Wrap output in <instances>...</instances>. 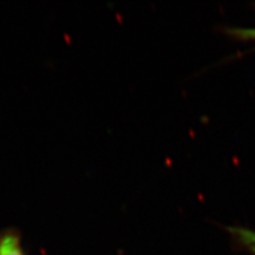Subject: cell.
I'll list each match as a JSON object with an SVG mask.
<instances>
[{"instance_id":"cell-1","label":"cell","mask_w":255,"mask_h":255,"mask_svg":"<svg viewBox=\"0 0 255 255\" xmlns=\"http://www.w3.org/2000/svg\"><path fill=\"white\" fill-rule=\"evenodd\" d=\"M0 255H26L20 238L14 231H5L0 234Z\"/></svg>"},{"instance_id":"cell-2","label":"cell","mask_w":255,"mask_h":255,"mask_svg":"<svg viewBox=\"0 0 255 255\" xmlns=\"http://www.w3.org/2000/svg\"><path fill=\"white\" fill-rule=\"evenodd\" d=\"M237 244L251 254L255 255V232L242 227H231L228 229Z\"/></svg>"},{"instance_id":"cell-3","label":"cell","mask_w":255,"mask_h":255,"mask_svg":"<svg viewBox=\"0 0 255 255\" xmlns=\"http://www.w3.org/2000/svg\"><path fill=\"white\" fill-rule=\"evenodd\" d=\"M228 33L236 39L246 42H255V28H232Z\"/></svg>"}]
</instances>
